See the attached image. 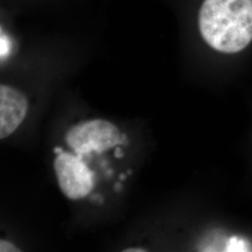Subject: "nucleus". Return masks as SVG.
I'll return each mask as SVG.
<instances>
[{"mask_svg": "<svg viewBox=\"0 0 252 252\" xmlns=\"http://www.w3.org/2000/svg\"><path fill=\"white\" fill-rule=\"evenodd\" d=\"M199 27L206 42L216 51H242L252 40V0H205Z\"/></svg>", "mask_w": 252, "mask_h": 252, "instance_id": "1", "label": "nucleus"}, {"mask_svg": "<svg viewBox=\"0 0 252 252\" xmlns=\"http://www.w3.org/2000/svg\"><path fill=\"white\" fill-rule=\"evenodd\" d=\"M65 142L78 155L102 153L121 142L117 127L105 120H92L73 126L65 135Z\"/></svg>", "mask_w": 252, "mask_h": 252, "instance_id": "2", "label": "nucleus"}, {"mask_svg": "<svg viewBox=\"0 0 252 252\" xmlns=\"http://www.w3.org/2000/svg\"><path fill=\"white\" fill-rule=\"evenodd\" d=\"M54 166L59 187L65 197L78 200L92 191L94 175L78 156L62 152L55 157Z\"/></svg>", "mask_w": 252, "mask_h": 252, "instance_id": "3", "label": "nucleus"}, {"mask_svg": "<svg viewBox=\"0 0 252 252\" xmlns=\"http://www.w3.org/2000/svg\"><path fill=\"white\" fill-rule=\"evenodd\" d=\"M28 102L20 91L8 85L0 86V138L15 132L27 116Z\"/></svg>", "mask_w": 252, "mask_h": 252, "instance_id": "4", "label": "nucleus"}, {"mask_svg": "<svg viewBox=\"0 0 252 252\" xmlns=\"http://www.w3.org/2000/svg\"><path fill=\"white\" fill-rule=\"evenodd\" d=\"M0 252H20L18 248L6 240H1L0 242Z\"/></svg>", "mask_w": 252, "mask_h": 252, "instance_id": "5", "label": "nucleus"}, {"mask_svg": "<svg viewBox=\"0 0 252 252\" xmlns=\"http://www.w3.org/2000/svg\"><path fill=\"white\" fill-rule=\"evenodd\" d=\"M9 49V42L7 41V38H5V37L3 38V36H2V39H1V55H2V57L6 56L8 54Z\"/></svg>", "mask_w": 252, "mask_h": 252, "instance_id": "6", "label": "nucleus"}, {"mask_svg": "<svg viewBox=\"0 0 252 252\" xmlns=\"http://www.w3.org/2000/svg\"><path fill=\"white\" fill-rule=\"evenodd\" d=\"M126 252H145L146 250L141 249V248H130L128 250L125 251Z\"/></svg>", "mask_w": 252, "mask_h": 252, "instance_id": "7", "label": "nucleus"}]
</instances>
